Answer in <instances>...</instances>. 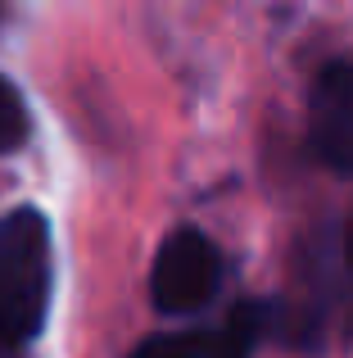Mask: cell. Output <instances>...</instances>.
Here are the masks:
<instances>
[{
  "label": "cell",
  "instance_id": "cell-8",
  "mask_svg": "<svg viewBox=\"0 0 353 358\" xmlns=\"http://www.w3.org/2000/svg\"><path fill=\"white\" fill-rule=\"evenodd\" d=\"M0 14H5V0H0Z\"/></svg>",
  "mask_w": 353,
  "mask_h": 358
},
{
  "label": "cell",
  "instance_id": "cell-5",
  "mask_svg": "<svg viewBox=\"0 0 353 358\" xmlns=\"http://www.w3.org/2000/svg\"><path fill=\"white\" fill-rule=\"evenodd\" d=\"M32 122H27V105L18 96V87L9 78H0V155H14L27 141Z\"/></svg>",
  "mask_w": 353,
  "mask_h": 358
},
{
  "label": "cell",
  "instance_id": "cell-4",
  "mask_svg": "<svg viewBox=\"0 0 353 358\" xmlns=\"http://www.w3.org/2000/svg\"><path fill=\"white\" fill-rule=\"evenodd\" d=\"M267 327V308L263 304H240L227 317L218 336H209V354L204 358H254V345Z\"/></svg>",
  "mask_w": 353,
  "mask_h": 358
},
{
  "label": "cell",
  "instance_id": "cell-3",
  "mask_svg": "<svg viewBox=\"0 0 353 358\" xmlns=\"http://www.w3.org/2000/svg\"><path fill=\"white\" fill-rule=\"evenodd\" d=\"M308 145L331 173L353 177V59H336L313 82Z\"/></svg>",
  "mask_w": 353,
  "mask_h": 358
},
{
  "label": "cell",
  "instance_id": "cell-6",
  "mask_svg": "<svg viewBox=\"0 0 353 358\" xmlns=\"http://www.w3.org/2000/svg\"><path fill=\"white\" fill-rule=\"evenodd\" d=\"M204 354H209V336L204 331H168V336L141 341V350L132 358H204Z\"/></svg>",
  "mask_w": 353,
  "mask_h": 358
},
{
  "label": "cell",
  "instance_id": "cell-2",
  "mask_svg": "<svg viewBox=\"0 0 353 358\" xmlns=\"http://www.w3.org/2000/svg\"><path fill=\"white\" fill-rule=\"evenodd\" d=\"M222 281V254L204 231L181 227L154 254L150 272V299L159 313H200Z\"/></svg>",
  "mask_w": 353,
  "mask_h": 358
},
{
  "label": "cell",
  "instance_id": "cell-1",
  "mask_svg": "<svg viewBox=\"0 0 353 358\" xmlns=\"http://www.w3.org/2000/svg\"><path fill=\"white\" fill-rule=\"evenodd\" d=\"M50 295V236L36 209L0 218V350H18L41 331Z\"/></svg>",
  "mask_w": 353,
  "mask_h": 358
},
{
  "label": "cell",
  "instance_id": "cell-7",
  "mask_svg": "<svg viewBox=\"0 0 353 358\" xmlns=\"http://www.w3.org/2000/svg\"><path fill=\"white\" fill-rule=\"evenodd\" d=\"M340 272H345V281H349V290H353V213H349V222H345V236H340Z\"/></svg>",
  "mask_w": 353,
  "mask_h": 358
}]
</instances>
